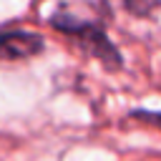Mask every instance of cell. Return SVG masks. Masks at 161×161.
Returning <instances> with one entry per match:
<instances>
[{
  "mask_svg": "<svg viewBox=\"0 0 161 161\" xmlns=\"http://www.w3.org/2000/svg\"><path fill=\"white\" fill-rule=\"evenodd\" d=\"M45 50V40L38 33L23 28L0 30V60H25Z\"/></svg>",
  "mask_w": 161,
  "mask_h": 161,
  "instance_id": "cell-2",
  "label": "cell"
},
{
  "mask_svg": "<svg viewBox=\"0 0 161 161\" xmlns=\"http://www.w3.org/2000/svg\"><path fill=\"white\" fill-rule=\"evenodd\" d=\"M131 118H136L143 126H153V128L161 131V111H141V108H136V111H131Z\"/></svg>",
  "mask_w": 161,
  "mask_h": 161,
  "instance_id": "cell-3",
  "label": "cell"
},
{
  "mask_svg": "<svg viewBox=\"0 0 161 161\" xmlns=\"http://www.w3.org/2000/svg\"><path fill=\"white\" fill-rule=\"evenodd\" d=\"M48 25L68 38L75 40V45L91 55L93 60H98L106 70H121L123 68V58L121 50L113 45V40L106 33V20L103 18H86L73 13L68 5H58L55 13L48 18Z\"/></svg>",
  "mask_w": 161,
  "mask_h": 161,
  "instance_id": "cell-1",
  "label": "cell"
},
{
  "mask_svg": "<svg viewBox=\"0 0 161 161\" xmlns=\"http://www.w3.org/2000/svg\"><path fill=\"white\" fill-rule=\"evenodd\" d=\"M153 3H156V0H123L126 10H128L131 15H148L151 8H153Z\"/></svg>",
  "mask_w": 161,
  "mask_h": 161,
  "instance_id": "cell-4",
  "label": "cell"
}]
</instances>
